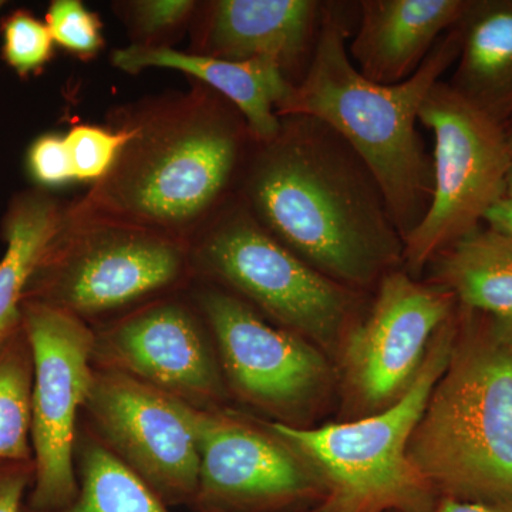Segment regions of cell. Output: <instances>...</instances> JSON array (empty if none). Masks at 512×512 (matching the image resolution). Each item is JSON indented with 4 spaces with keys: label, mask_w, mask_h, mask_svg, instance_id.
I'll return each instance as SVG.
<instances>
[{
    "label": "cell",
    "mask_w": 512,
    "mask_h": 512,
    "mask_svg": "<svg viewBox=\"0 0 512 512\" xmlns=\"http://www.w3.org/2000/svg\"><path fill=\"white\" fill-rule=\"evenodd\" d=\"M348 36L338 10L323 6L308 72L276 114L312 117L339 134L375 177L404 238L423 220L433 195V158L416 128L420 107L460 55V26L441 37L412 77L393 86L359 73Z\"/></svg>",
    "instance_id": "3"
},
{
    "label": "cell",
    "mask_w": 512,
    "mask_h": 512,
    "mask_svg": "<svg viewBox=\"0 0 512 512\" xmlns=\"http://www.w3.org/2000/svg\"><path fill=\"white\" fill-rule=\"evenodd\" d=\"M505 143H507L508 150V175H507V190H505V198L512 200V117L507 123L504 124Z\"/></svg>",
    "instance_id": "31"
},
{
    "label": "cell",
    "mask_w": 512,
    "mask_h": 512,
    "mask_svg": "<svg viewBox=\"0 0 512 512\" xmlns=\"http://www.w3.org/2000/svg\"><path fill=\"white\" fill-rule=\"evenodd\" d=\"M197 3L191 0H141L126 3L128 26L138 40L134 45L160 47L192 20Z\"/></svg>",
    "instance_id": "26"
},
{
    "label": "cell",
    "mask_w": 512,
    "mask_h": 512,
    "mask_svg": "<svg viewBox=\"0 0 512 512\" xmlns=\"http://www.w3.org/2000/svg\"><path fill=\"white\" fill-rule=\"evenodd\" d=\"M195 306L210 329L228 389L245 402L289 417L315 399L328 365L309 340L275 328L235 293L202 286Z\"/></svg>",
    "instance_id": "13"
},
{
    "label": "cell",
    "mask_w": 512,
    "mask_h": 512,
    "mask_svg": "<svg viewBox=\"0 0 512 512\" xmlns=\"http://www.w3.org/2000/svg\"><path fill=\"white\" fill-rule=\"evenodd\" d=\"M194 275L237 292L281 328L329 346L345 326L353 296L272 237L245 205L222 210L191 241Z\"/></svg>",
    "instance_id": "7"
},
{
    "label": "cell",
    "mask_w": 512,
    "mask_h": 512,
    "mask_svg": "<svg viewBox=\"0 0 512 512\" xmlns=\"http://www.w3.org/2000/svg\"><path fill=\"white\" fill-rule=\"evenodd\" d=\"M323 6L313 0H218L197 35L200 55L268 60L286 74L315 47Z\"/></svg>",
    "instance_id": "15"
},
{
    "label": "cell",
    "mask_w": 512,
    "mask_h": 512,
    "mask_svg": "<svg viewBox=\"0 0 512 512\" xmlns=\"http://www.w3.org/2000/svg\"><path fill=\"white\" fill-rule=\"evenodd\" d=\"M458 26L460 55L448 84L504 126L512 117V0H471Z\"/></svg>",
    "instance_id": "18"
},
{
    "label": "cell",
    "mask_w": 512,
    "mask_h": 512,
    "mask_svg": "<svg viewBox=\"0 0 512 512\" xmlns=\"http://www.w3.org/2000/svg\"><path fill=\"white\" fill-rule=\"evenodd\" d=\"M393 512H396V511H393Z\"/></svg>",
    "instance_id": "34"
},
{
    "label": "cell",
    "mask_w": 512,
    "mask_h": 512,
    "mask_svg": "<svg viewBox=\"0 0 512 512\" xmlns=\"http://www.w3.org/2000/svg\"><path fill=\"white\" fill-rule=\"evenodd\" d=\"M35 480L32 461H0V512H23V498Z\"/></svg>",
    "instance_id": "28"
},
{
    "label": "cell",
    "mask_w": 512,
    "mask_h": 512,
    "mask_svg": "<svg viewBox=\"0 0 512 512\" xmlns=\"http://www.w3.org/2000/svg\"><path fill=\"white\" fill-rule=\"evenodd\" d=\"M111 63L130 74L151 67L190 74L241 113L256 143H265L278 134L281 119L276 107L288 97L293 86L281 67L268 60L231 62L195 52H178L170 46L124 47L111 55Z\"/></svg>",
    "instance_id": "17"
},
{
    "label": "cell",
    "mask_w": 512,
    "mask_h": 512,
    "mask_svg": "<svg viewBox=\"0 0 512 512\" xmlns=\"http://www.w3.org/2000/svg\"><path fill=\"white\" fill-rule=\"evenodd\" d=\"M456 303L444 286L421 284L406 272L383 276L372 311L350 330L343 352L346 377L360 403L382 410L403 396Z\"/></svg>",
    "instance_id": "14"
},
{
    "label": "cell",
    "mask_w": 512,
    "mask_h": 512,
    "mask_svg": "<svg viewBox=\"0 0 512 512\" xmlns=\"http://www.w3.org/2000/svg\"><path fill=\"white\" fill-rule=\"evenodd\" d=\"M79 494L59 511L23 512H170L168 505L140 477L114 456L86 424L76 441Z\"/></svg>",
    "instance_id": "21"
},
{
    "label": "cell",
    "mask_w": 512,
    "mask_h": 512,
    "mask_svg": "<svg viewBox=\"0 0 512 512\" xmlns=\"http://www.w3.org/2000/svg\"><path fill=\"white\" fill-rule=\"evenodd\" d=\"M62 207L42 191L20 192L2 224L6 249L0 259V340L22 326V303L30 279L64 220Z\"/></svg>",
    "instance_id": "20"
},
{
    "label": "cell",
    "mask_w": 512,
    "mask_h": 512,
    "mask_svg": "<svg viewBox=\"0 0 512 512\" xmlns=\"http://www.w3.org/2000/svg\"><path fill=\"white\" fill-rule=\"evenodd\" d=\"M192 278L190 242L64 211L23 302L45 303L94 328L171 295Z\"/></svg>",
    "instance_id": "6"
},
{
    "label": "cell",
    "mask_w": 512,
    "mask_h": 512,
    "mask_svg": "<svg viewBox=\"0 0 512 512\" xmlns=\"http://www.w3.org/2000/svg\"><path fill=\"white\" fill-rule=\"evenodd\" d=\"M456 333L454 312L434 336L409 389L373 416L316 429L265 421L315 470L326 498L343 512H436L439 497L413 467L409 444L446 370Z\"/></svg>",
    "instance_id": "5"
},
{
    "label": "cell",
    "mask_w": 512,
    "mask_h": 512,
    "mask_svg": "<svg viewBox=\"0 0 512 512\" xmlns=\"http://www.w3.org/2000/svg\"><path fill=\"white\" fill-rule=\"evenodd\" d=\"M46 26L55 43L82 59H92L103 49L99 16L80 0H55L47 10Z\"/></svg>",
    "instance_id": "25"
},
{
    "label": "cell",
    "mask_w": 512,
    "mask_h": 512,
    "mask_svg": "<svg viewBox=\"0 0 512 512\" xmlns=\"http://www.w3.org/2000/svg\"><path fill=\"white\" fill-rule=\"evenodd\" d=\"M3 5H5V2H0V9H2Z\"/></svg>",
    "instance_id": "33"
},
{
    "label": "cell",
    "mask_w": 512,
    "mask_h": 512,
    "mask_svg": "<svg viewBox=\"0 0 512 512\" xmlns=\"http://www.w3.org/2000/svg\"><path fill=\"white\" fill-rule=\"evenodd\" d=\"M192 512H221L217 510H207V508H195V510H192ZM299 512H343L340 510V508L336 507L335 504L332 503V501L328 500V498H325V500L322 501V503L313 505L311 508H306V510L299 511Z\"/></svg>",
    "instance_id": "32"
},
{
    "label": "cell",
    "mask_w": 512,
    "mask_h": 512,
    "mask_svg": "<svg viewBox=\"0 0 512 512\" xmlns=\"http://www.w3.org/2000/svg\"><path fill=\"white\" fill-rule=\"evenodd\" d=\"M419 120L433 131L436 147L429 210L403 238V259L412 274L483 224L485 214L504 200L508 175L503 126L450 84H434L421 104Z\"/></svg>",
    "instance_id": "8"
},
{
    "label": "cell",
    "mask_w": 512,
    "mask_h": 512,
    "mask_svg": "<svg viewBox=\"0 0 512 512\" xmlns=\"http://www.w3.org/2000/svg\"><path fill=\"white\" fill-rule=\"evenodd\" d=\"M229 106L204 84L136 110L123 126L128 138L113 167L67 205V214L137 225L191 244L222 210L251 137Z\"/></svg>",
    "instance_id": "2"
},
{
    "label": "cell",
    "mask_w": 512,
    "mask_h": 512,
    "mask_svg": "<svg viewBox=\"0 0 512 512\" xmlns=\"http://www.w3.org/2000/svg\"><path fill=\"white\" fill-rule=\"evenodd\" d=\"M32 346V441L35 480L26 507L59 511L79 494L76 441L79 417L92 390L94 328L45 303H22Z\"/></svg>",
    "instance_id": "9"
},
{
    "label": "cell",
    "mask_w": 512,
    "mask_h": 512,
    "mask_svg": "<svg viewBox=\"0 0 512 512\" xmlns=\"http://www.w3.org/2000/svg\"><path fill=\"white\" fill-rule=\"evenodd\" d=\"M436 512H512V505H493L440 498Z\"/></svg>",
    "instance_id": "30"
},
{
    "label": "cell",
    "mask_w": 512,
    "mask_h": 512,
    "mask_svg": "<svg viewBox=\"0 0 512 512\" xmlns=\"http://www.w3.org/2000/svg\"><path fill=\"white\" fill-rule=\"evenodd\" d=\"M28 168L33 180L43 187H60L74 180L66 141L57 134H43L33 141Z\"/></svg>",
    "instance_id": "27"
},
{
    "label": "cell",
    "mask_w": 512,
    "mask_h": 512,
    "mask_svg": "<svg viewBox=\"0 0 512 512\" xmlns=\"http://www.w3.org/2000/svg\"><path fill=\"white\" fill-rule=\"evenodd\" d=\"M433 259L436 284L453 293L461 308L512 328L511 238L483 222Z\"/></svg>",
    "instance_id": "19"
},
{
    "label": "cell",
    "mask_w": 512,
    "mask_h": 512,
    "mask_svg": "<svg viewBox=\"0 0 512 512\" xmlns=\"http://www.w3.org/2000/svg\"><path fill=\"white\" fill-rule=\"evenodd\" d=\"M471 0H366L349 56L370 82L393 86L412 77Z\"/></svg>",
    "instance_id": "16"
},
{
    "label": "cell",
    "mask_w": 512,
    "mask_h": 512,
    "mask_svg": "<svg viewBox=\"0 0 512 512\" xmlns=\"http://www.w3.org/2000/svg\"><path fill=\"white\" fill-rule=\"evenodd\" d=\"M127 138V130L123 127L119 130L96 126L73 127L64 141L74 180L93 181L94 184L106 177Z\"/></svg>",
    "instance_id": "24"
},
{
    "label": "cell",
    "mask_w": 512,
    "mask_h": 512,
    "mask_svg": "<svg viewBox=\"0 0 512 512\" xmlns=\"http://www.w3.org/2000/svg\"><path fill=\"white\" fill-rule=\"evenodd\" d=\"M409 458L439 500L512 505V328L461 308Z\"/></svg>",
    "instance_id": "4"
},
{
    "label": "cell",
    "mask_w": 512,
    "mask_h": 512,
    "mask_svg": "<svg viewBox=\"0 0 512 512\" xmlns=\"http://www.w3.org/2000/svg\"><path fill=\"white\" fill-rule=\"evenodd\" d=\"M484 224L512 239V200L504 198L485 214Z\"/></svg>",
    "instance_id": "29"
},
{
    "label": "cell",
    "mask_w": 512,
    "mask_h": 512,
    "mask_svg": "<svg viewBox=\"0 0 512 512\" xmlns=\"http://www.w3.org/2000/svg\"><path fill=\"white\" fill-rule=\"evenodd\" d=\"M32 346L23 326L0 340V461H32Z\"/></svg>",
    "instance_id": "22"
},
{
    "label": "cell",
    "mask_w": 512,
    "mask_h": 512,
    "mask_svg": "<svg viewBox=\"0 0 512 512\" xmlns=\"http://www.w3.org/2000/svg\"><path fill=\"white\" fill-rule=\"evenodd\" d=\"M2 53L20 77L40 72L53 57V40L46 23L26 10H16L3 20Z\"/></svg>",
    "instance_id": "23"
},
{
    "label": "cell",
    "mask_w": 512,
    "mask_h": 512,
    "mask_svg": "<svg viewBox=\"0 0 512 512\" xmlns=\"http://www.w3.org/2000/svg\"><path fill=\"white\" fill-rule=\"evenodd\" d=\"M191 406L113 370L96 369L83 424L168 507L194 504L200 451Z\"/></svg>",
    "instance_id": "10"
},
{
    "label": "cell",
    "mask_w": 512,
    "mask_h": 512,
    "mask_svg": "<svg viewBox=\"0 0 512 512\" xmlns=\"http://www.w3.org/2000/svg\"><path fill=\"white\" fill-rule=\"evenodd\" d=\"M190 414L200 451L192 510L284 512L325 500L315 470L266 423L254 426L224 407Z\"/></svg>",
    "instance_id": "12"
},
{
    "label": "cell",
    "mask_w": 512,
    "mask_h": 512,
    "mask_svg": "<svg viewBox=\"0 0 512 512\" xmlns=\"http://www.w3.org/2000/svg\"><path fill=\"white\" fill-rule=\"evenodd\" d=\"M93 366L113 370L200 410L222 409L228 387L197 306L173 295L94 326Z\"/></svg>",
    "instance_id": "11"
},
{
    "label": "cell",
    "mask_w": 512,
    "mask_h": 512,
    "mask_svg": "<svg viewBox=\"0 0 512 512\" xmlns=\"http://www.w3.org/2000/svg\"><path fill=\"white\" fill-rule=\"evenodd\" d=\"M244 180L245 207L293 254L338 284L365 286L403 258L402 235L359 156L322 121L279 117Z\"/></svg>",
    "instance_id": "1"
}]
</instances>
